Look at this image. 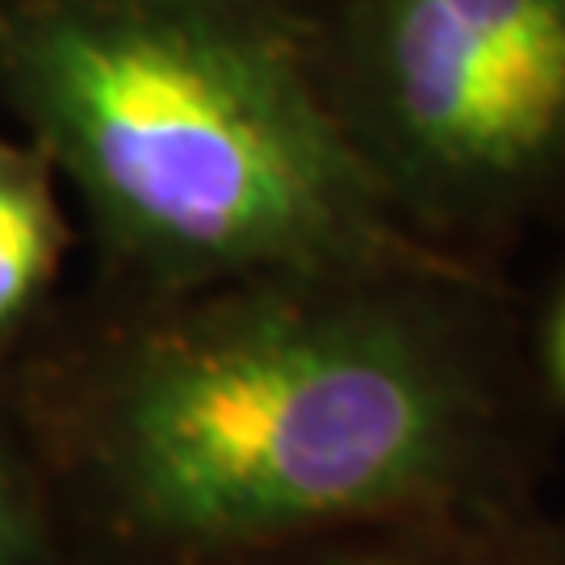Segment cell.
Returning <instances> with one entry per match:
<instances>
[{
    "mask_svg": "<svg viewBox=\"0 0 565 565\" xmlns=\"http://www.w3.org/2000/svg\"><path fill=\"white\" fill-rule=\"evenodd\" d=\"M21 424L105 565H239L356 520L536 507L545 394L499 273L327 268L109 298Z\"/></svg>",
    "mask_w": 565,
    "mask_h": 565,
    "instance_id": "cell-1",
    "label": "cell"
},
{
    "mask_svg": "<svg viewBox=\"0 0 565 565\" xmlns=\"http://www.w3.org/2000/svg\"><path fill=\"white\" fill-rule=\"evenodd\" d=\"M0 109L81 202L114 298L327 268H478L385 205L264 0H0Z\"/></svg>",
    "mask_w": 565,
    "mask_h": 565,
    "instance_id": "cell-2",
    "label": "cell"
},
{
    "mask_svg": "<svg viewBox=\"0 0 565 565\" xmlns=\"http://www.w3.org/2000/svg\"><path fill=\"white\" fill-rule=\"evenodd\" d=\"M310 46L415 239L494 268L565 210V0H323Z\"/></svg>",
    "mask_w": 565,
    "mask_h": 565,
    "instance_id": "cell-3",
    "label": "cell"
},
{
    "mask_svg": "<svg viewBox=\"0 0 565 565\" xmlns=\"http://www.w3.org/2000/svg\"><path fill=\"white\" fill-rule=\"evenodd\" d=\"M527 511L532 507L507 515L424 511L356 520L268 548L239 565H515V536Z\"/></svg>",
    "mask_w": 565,
    "mask_h": 565,
    "instance_id": "cell-4",
    "label": "cell"
},
{
    "mask_svg": "<svg viewBox=\"0 0 565 565\" xmlns=\"http://www.w3.org/2000/svg\"><path fill=\"white\" fill-rule=\"evenodd\" d=\"M60 189L34 142L0 135V352L30 331L63 273L72 226Z\"/></svg>",
    "mask_w": 565,
    "mask_h": 565,
    "instance_id": "cell-5",
    "label": "cell"
},
{
    "mask_svg": "<svg viewBox=\"0 0 565 565\" xmlns=\"http://www.w3.org/2000/svg\"><path fill=\"white\" fill-rule=\"evenodd\" d=\"M0 565H76L25 424L0 419Z\"/></svg>",
    "mask_w": 565,
    "mask_h": 565,
    "instance_id": "cell-6",
    "label": "cell"
},
{
    "mask_svg": "<svg viewBox=\"0 0 565 565\" xmlns=\"http://www.w3.org/2000/svg\"><path fill=\"white\" fill-rule=\"evenodd\" d=\"M527 356H532V369H536L545 403H553L565 415V285L557 289V298L548 302L545 319H541L536 335L527 343Z\"/></svg>",
    "mask_w": 565,
    "mask_h": 565,
    "instance_id": "cell-7",
    "label": "cell"
},
{
    "mask_svg": "<svg viewBox=\"0 0 565 565\" xmlns=\"http://www.w3.org/2000/svg\"><path fill=\"white\" fill-rule=\"evenodd\" d=\"M515 565H565V520L532 507L515 536Z\"/></svg>",
    "mask_w": 565,
    "mask_h": 565,
    "instance_id": "cell-8",
    "label": "cell"
},
{
    "mask_svg": "<svg viewBox=\"0 0 565 565\" xmlns=\"http://www.w3.org/2000/svg\"><path fill=\"white\" fill-rule=\"evenodd\" d=\"M264 4H273V9H281L289 18L306 21V25L319 18V9H323V0H264Z\"/></svg>",
    "mask_w": 565,
    "mask_h": 565,
    "instance_id": "cell-9",
    "label": "cell"
}]
</instances>
